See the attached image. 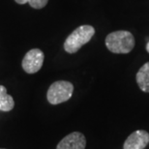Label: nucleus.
I'll use <instances>...</instances> for the list:
<instances>
[{
	"label": "nucleus",
	"mask_w": 149,
	"mask_h": 149,
	"mask_svg": "<svg viewBox=\"0 0 149 149\" xmlns=\"http://www.w3.org/2000/svg\"><path fill=\"white\" fill-rule=\"evenodd\" d=\"M106 46L113 53H129L135 47V38L126 30H118L109 33L106 38Z\"/></svg>",
	"instance_id": "nucleus-1"
},
{
	"label": "nucleus",
	"mask_w": 149,
	"mask_h": 149,
	"mask_svg": "<svg viewBox=\"0 0 149 149\" xmlns=\"http://www.w3.org/2000/svg\"><path fill=\"white\" fill-rule=\"evenodd\" d=\"M95 34V29L93 26L85 24L79 27L71 33L64 42V49L68 53H76L81 49L82 46L87 44Z\"/></svg>",
	"instance_id": "nucleus-2"
},
{
	"label": "nucleus",
	"mask_w": 149,
	"mask_h": 149,
	"mask_svg": "<svg viewBox=\"0 0 149 149\" xmlns=\"http://www.w3.org/2000/svg\"><path fill=\"white\" fill-rule=\"evenodd\" d=\"M74 92V85L70 81L58 80L49 86L47 99L52 105H59L71 99Z\"/></svg>",
	"instance_id": "nucleus-3"
},
{
	"label": "nucleus",
	"mask_w": 149,
	"mask_h": 149,
	"mask_svg": "<svg viewBox=\"0 0 149 149\" xmlns=\"http://www.w3.org/2000/svg\"><path fill=\"white\" fill-rule=\"evenodd\" d=\"M45 54L40 49H32L22 59V69L27 74H35L41 70L44 63Z\"/></svg>",
	"instance_id": "nucleus-4"
},
{
	"label": "nucleus",
	"mask_w": 149,
	"mask_h": 149,
	"mask_svg": "<svg viewBox=\"0 0 149 149\" xmlns=\"http://www.w3.org/2000/svg\"><path fill=\"white\" fill-rule=\"evenodd\" d=\"M86 139L83 134L73 132L59 141L56 149H85Z\"/></svg>",
	"instance_id": "nucleus-5"
},
{
	"label": "nucleus",
	"mask_w": 149,
	"mask_h": 149,
	"mask_svg": "<svg viewBox=\"0 0 149 149\" xmlns=\"http://www.w3.org/2000/svg\"><path fill=\"white\" fill-rule=\"evenodd\" d=\"M149 143V133L138 130L132 133L124 142L123 149H144Z\"/></svg>",
	"instance_id": "nucleus-6"
},
{
	"label": "nucleus",
	"mask_w": 149,
	"mask_h": 149,
	"mask_svg": "<svg viewBox=\"0 0 149 149\" xmlns=\"http://www.w3.org/2000/svg\"><path fill=\"white\" fill-rule=\"evenodd\" d=\"M136 79L139 87L143 92L149 93V62H146L143 66L141 67L136 73Z\"/></svg>",
	"instance_id": "nucleus-7"
},
{
	"label": "nucleus",
	"mask_w": 149,
	"mask_h": 149,
	"mask_svg": "<svg viewBox=\"0 0 149 149\" xmlns=\"http://www.w3.org/2000/svg\"><path fill=\"white\" fill-rule=\"evenodd\" d=\"M15 107V101L11 95L7 93L5 86L0 85V111H11Z\"/></svg>",
	"instance_id": "nucleus-8"
},
{
	"label": "nucleus",
	"mask_w": 149,
	"mask_h": 149,
	"mask_svg": "<svg viewBox=\"0 0 149 149\" xmlns=\"http://www.w3.org/2000/svg\"><path fill=\"white\" fill-rule=\"evenodd\" d=\"M49 0H28L29 5L34 9H43L46 7Z\"/></svg>",
	"instance_id": "nucleus-9"
},
{
	"label": "nucleus",
	"mask_w": 149,
	"mask_h": 149,
	"mask_svg": "<svg viewBox=\"0 0 149 149\" xmlns=\"http://www.w3.org/2000/svg\"><path fill=\"white\" fill-rule=\"evenodd\" d=\"M17 4H22V5H23V4H25V3H28V0H15Z\"/></svg>",
	"instance_id": "nucleus-10"
},
{
	"label": "nucleus",
	"mask_w": 149,
	"mask_h": 149,
	"mask_svg": "<svg viewBox=\"0 0 149 149\" xmlns=\"http://www.w3.org/2000/svg\"><path fill=\"white\" fill-rule=\"evenodd\" d=\"M146 50H147V52L149 53V42H148L147 45H146Z\"/></svg>",
	"instance_id": "nucleus-11"
},
{
	"label": "nucleus",
	"mask_w": 149,
	"mask_h": 149,
	"mask_svg": "<svg viewBox=\"0 0 149 149\" xmlns=\"http://www.w3.org/2000/svg\"><path fill=\"white\" fill-rule=\"evenodd\" d=\"M0 149H4V148H0Z\"/></svg>",
	"instance_id": "nucleus-12"
}]
</instances>
